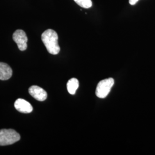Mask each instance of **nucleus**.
Masks as SVG:
<instances>
[{"mask_svg": "<svg viewBox=\"0 0 155 155\" xmlns=\"http://www.w3.org/2000/svg\"><path fill=\"white\" fill-rule=\"evenodd\" d=\"M41 40L48 52L52 55H57L60 52L58 36L55 31L47 29L41 35Z\"/></svg>", "mask_w": 155, "mask_h": 155, "instance_id": "obj_1", "label": "nucleus"}, {"mask_svg": "<svg viewBox=\"0 0 155 155\" xmlns=\"http://www.w3.org/2000/svg\"><path fill=\"white\" fill-rule=\"evenodd\" d=\"M114 83V81L111 78L100 81L96 88V95L100 98H104L106 97L110 93Z\"/></svg>", "mask_w": 155, "mask_h": 155, "instance_id": "obj_3", "label": "nucleus"}, {"mask_svg": "<svg viewBox=\"0 0 155 155\" xmlns=\"http://www.w3.org/2000/svg\"><path fill=\"white\" fill-rule=\"evenodd\" d=\"M78 5L82 7L83 8H90L92 5L91 0H74Z\"/></svg>", "mask_w": 155, "mask_h": 155, "instance_id": "obj_9", "label": "nucleus"}, {"mask_svg": "<svg viewBox=\"0 0 155 155\" xmlns=\"http://www.w3.org/2000/svg\"><path fill=\"white\" fill-rule=\"evenodd\" d=\"M20 139V134L13 129L0 130V146L12 145L19 141Z\"/></svg>", "mask_w": 155, "mask_h": 155, "instance_id": "obj_2", "label": "nucleus"}, {"mask_svg": "<svg viewBox=\"0 0 155 155\" xmlns=\"http://www.w3.org/2000/svg\"><path fill=\"white\" fill-rule=\"evenodd\" d=\"M15 107L17 110L22 113H30L33 110V107L28 101L18 98L15 102Z\"/></svg>", "mask_w": 155, "mask_h": 155, "instance_id": "obj_6", "label": "nucleus"}, {"mask_svg": "<svg viewBox=\"0 0 155 155\" xmlns=\"http://www.w3.org/2000/svg\"><path fill=\"white\" fill-rule=\"evenodd\" d=\"M13 39L16 43L18 49L25 51L27 48L28 38L25 32L21 29H17L13 35Z\"/></svg>", "mask_w": 155, "mask_h": 155, "instance_id": "obj_4", "label": "nucleus"}, {"mask_svg": "<svg viewBox=\"0 0 155 155\" xmlns=\"http://www.w3.org/2000/svg\"><path fill=\"white\" fill-rule=\"evenodd\" d=\"M79 87V81L76 78L70 79L67 84V88L68 93L71 95L75 94Z\"/></svg>", "mask_w": 155, "mask_h": 155, "instance_id": "obj_8", "label": "nucleus"}, {"mask_svg": "<svg viewBox=\"0 0 155 155\" xmlns=\"http://www.w3.org/2000/svg\"><path fill=\"white\" fill-rule=\"evenodd\" d=\"M139 0H129V2L131 5H135Z\"/></svg>", "mask_w": 155, "mask_h": 155, "instance_id": "obj_10", "label": "nucleus"}, {"mask_svg": "<svg viewBox=\"0 0 155 155\" xmlns=\"http://www.w3.org/2000/svg\"><path fill=\"white\" fill-rule=\"evenodd\" d=\"M29 94L39 101H44L47 98V93L45 90L38 86H32L28 90Z\"/></svg>", "mask_w": 155, "mask_h": 155, "instance_id": "obj_5", "label": "nucleus"}, {"mask_svg": "<svg viewBox=\"0 0 155 155\" xmlns=\"http://www.w3.org/2000/svg\"><path fill=\"white\" fill-rule=\"evenodd\" d=\"M13 71L11 67L8 64L0 62V80L6 81L12 76Z\"/></svg>", "mask_w": 155, "mask_h": 155, "instance_id": "obj_7", "label": "nucleus"}]
</instances>
